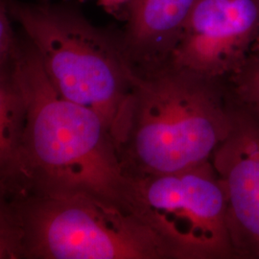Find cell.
Wrapping results in <instances>:
<instances>
[{
	"mask_svg": "<svg viewBox=\"0 0 259 259\" xmlns=\"http://www.w3.org/2000/svg\"><path fill=\"white\" fill-rule=\"evenodd\" d=\"M13 66L25 105L14 198L84 190L127 207L128 177L100 115L57 92L27 39L18 42Z\"/></svg>",
	"mask_w": 259,
	"mask_h": 259,
	"instance_id": "obj_1",
	"label": "cell"
},
{
	"mask_svg": "<svg viewBox=\"0 0 259 259\" xmlns=\"http://www.w3.org/2000/svg\"><path fill=\"white\" fill-rule=\"evenodd\" d=\"M232 127L224 82L162 66L138 73L118 153L126 176L183 171L211 160Z\"/></svg>",
	"mask_w": 259,
	"mask_h": 259,
	"instance_id": "obj_2",
	"label": "cell"
},
{
	"mask_svg": "<svg viewBox=\"0 0 259 259\" xmlns=\"http://www.w3.org/2000/svg\"><path fill=\"white\" fill-rule=\"evenodd\" d=\"M7 5L57 92L99 114L119 148L129 130L138 76L120 37L67 6L15 0Z\"/></svg>",
	"mask_w": 259,
	"mask_h": 259,
	"instance_id": "obj_3",
	"label": "cell"
},
{
	"mask_svg": "<svg viewBox=\"0 0 259 259\" xmlns=\"http://www.w3.org/2000/svg\"><path fill=\"white\" fill-rule=\"evenodd\" d=\"M23 259L173 258L148 226L128 209L84 190L14 198Z\"/></svg>",
	"mask_w": 259,
	"mask_h": 259,
	"instance_id": "obj_4",
	"label": "cell"
},
{
	"mask_svg": "<svg viewBox=\"0 0 259 259\" xmlns=\"http://www.w3.org/2000/svg\"><path fill=\"white\" fill-rule=\"evenodd\" d=\"M126 204L173 258H235L226 194L211 160L174 173L128 177Z\"/></svg>",
	"mask_w": 259,
	"mask_h": 259,
	"instance_id": "obj_5",
	"label": "cell"
},
{
	"mask_svg": "<svg viewBox=\"0 0 259 259\" xmlns=\"http://www.w3.org/2000/svg\"><path fill=\"white\" fill-rule=\"evenodd\" d=\"M258 36L259 0H198L165 66L226 82Z\"/></svg>",
	"mask_w": 259,
	"mask_h": 259,
	"instance_id": "obj_6",
	"label": "cell"
},
{
	"mask_svg": "<svg viewBox=\"0 0 259 259\" xmlns=\"http://www.w3.org/2000/svg\"><path fill=\"white\" fill-rule=\"evenodd\" d=\"M211 163L227 199L235 258L259 259V120L232 104V127Z\"/></svg>",
	"mask_w": 259,
	"mask_h": 259,
	"instance_id": "obj_7",
	"label": "cell"
},
{
	"mask_svg": "<svg viewBox=\"0 0 259 259\" xmlns=\"http://www.w3.org/2000/svg\"><path fill=\"white\" fill-rule=\"evenodd\" d=\"M198 0H131L122 46L133 66L145 73L168 63Z\"/></svg>",
	"mask_w": 259,
	"mask_h": 259,
	"instance_id": "obj_8",
	"label": "cell"
},
{
	"mask_svg": "<svg viewBox=\"0 0 259 259\" xmlns=\"http://www.w3.org/2000/svg\"><path fill=\"white\" fill-rule=\"evenodd\" d=\"M13 60L0 67V191L12 198L25 121V105Z\"/></svg>",
	"mask_w": 259,
	"mask_h": 259,
	"instance_id": "obj_9",
	"label": "cell"
},
{
	"mask_svg": "<svg viewBox=\"0 0 259 259\" xmlns=\"http://www.w3.org/2000/svg\"><path fill=\"white\" fill-rule=\"evenodd\" d=\"M226 82L235 103L259 120V51L251 52Z\"/></svg>",
	"mask_w": 259,
	"mask_h": 259,
	"instance_id": "obj_10",
	"label": "cell"
},
{
	"mask_svg": "<svg viewBox=\"0 0 259 259\" xmlns=\"http://www.w3.org/2000/svg\"><path fill=\"white\" fill-rule=\"evenodd\" d=\"M0 259H23L22 232L14 199L0 191Z\"/></svg>",
	"mask_w": 259,
	"mask_h": 259,
	"instance_id": "obj_11",
	"label": "cell"
},
{
	"mask_svg": "<svg viewBox=\"0 0 259 259\" xmlns=\"http://www.w3.org/2000/svg\"><path fill=\"white\" fill-rule=\"evenodd\" d=\"M10 17L7 2L0 0V67L9 64L18 47Z\"/></svg>",
	"mask_w": 259,
	"mask_h": 259,
	"instance_id": "obj_12",
	"label": "cell"
},
{
	"mask_svg": "<svg viewBox=\"0 0 259 259\" xmlns=\"http://www.w3.org/2000/svg\"><path fill=\"white\" fill-rule=\"evenodd\" d=\"M97 4L113 17L124 19L131 0H95Z\"/></svg>",
	"mask_w": 259,
	"mask_h": 259,
	"instance_id": "obj_13",
	"label": "cell"
},
{
	"mask_svg": "<svg viewBox=\"0 0 259 259\" xmlns=\"http://www.w3.org/2000/svg\"><path fill=\"white\" fill-rule=\"evenodd\" d=\"M256 51H259V36L257 37V39H256V41H255V44H254V46H253L251 52H256Z\"/></svg>",
	"mask_w": 259,
	"mask_h": 259,
	"instance_id": "obj_14",
	"label": "cell"
}]
</instances>
